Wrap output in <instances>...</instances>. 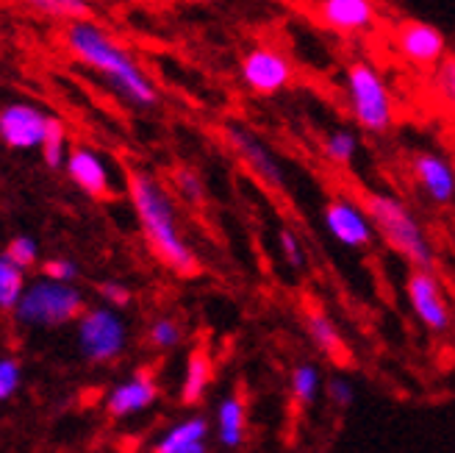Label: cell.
<instances>
[{"label":"cell","mask_w":455,"mask_h":453,"mask_svg":"<svg viewBox=\"0 0 455 453\" xmlns=\"http://www.w3.org/2000/svg\"><path fill=\"white\" fill-rule=\"evenodd\" d=\"M61 42L67 53L78 64H84L86 70L98 73L125 103L136 109H150L158 103V89L153 78L145 73V67L100 22L95 20L70 22V26H64Z\"/></svg>","instance_id":"6da1fadb"},{"label":"cell","mask_w":455,"mask_h":453,"mask_svg":"<svg viewBox=\"0 0 455 453\" xmlns=\"http://www.w3.org/2000/svg\"><path fill=\"white\" fill-rule=\"evenodd\" d=\"M125 192L136 212V220L142 225V237L153 251V256L180 279L197 276L200 262H197V254L192 251L189 239L180 231L172 192L150 170H142V167L128 170Z\"/></svg>","instance_id":"7a4b0ae2"},{"label":"cell","mask_w":455,"mask_h":453,"mask_svg":"<svg viewBox=\"0 0 455 453\" xmlns=\"http://www.w3.org/2000/svg\"><path fill=\"white\" fill-rule=\"evenodd\" d=\"M363 209H367L378 237L386 242L389 251L403 256L411 270L434 267V245L425 237L422 222L405 203L389 192H367L363 195Z\"/></svg>","instance_id":"3957f363"},{"label":"cell","mask_w":455,"mask_h":453,"mask_svg":"<svg viewBox=\"0 0 455 453\" xmlns=\"http://www.w3.org/2000/svg\"><path fill=\"white\" fill-rule=\"evenodd\" d=\"M86 309V298L76 284H59L39 276L28 284L26 295L12 311V320L17 328L26 331H48L78 323V317Z\"/></svg>","instance_id":"277c9868"},{"label":"cell","mask_w":455,"mask_h":453,"mask_svg":"<svg viewBox=\"0 0 455 453\" xmlns=\"http://www.w3.org/2000/svg\"><path fill=\"white\" fill-rule=\"evenodd\" d=\"M345 95L358 128H363L367 133H386L395 125L397 109L392 86L372 61H350V67L345 70Z\"/></svg>","instance_id":"5b68a950"},{"label":"cell","mask_w":455,"mask_h":453,"mask_svg":"<svg viewBox=\"0 0 455 453\" xmlns=\"http://www.w3.org/2000/svg\"><path fill=\"white\" fill-rule=\"evenodd\" d=\"M76 343L78 353L89 365H111L128 348V323L123 314L111 306H89L76 323Z\"/></svg>","instance_id":"8992f818"},{"label":"cell","mask_w":455,"mask_h":453,"mask_svg":"<svg viewBox=\"0 0 455 453\" xmlns=\"http://www.w3.org/2000/svg\"><path fill=\"white\" fill-rule=\"evenodd\" d=\"M222 133H225L228 148L236 153L239 162L253 173L264 187L278 190V192L286 187V170L281 165L278 153L272 150L256 131H250L239 123H228Z\"/></svg>","instance_id":"52a82bcc"},{"label":"cell","mask_w":455,"mask_h":453,"mask_svg":"<svg viewBox=\"0 0 455 453\" xmlns=\"http://www.w3.org/2000/svg\"><path fill=\"white\" fill-rule=\"evenodd\" d=\"M239 76H242V84H244L253 95L272 98V95L283 93V89L291 84L294 70H291V61H289L278 48H267V44H256V48H250V51L242 56Z\"/></svg>","instance_id":"ba28073f"},{"label":"cell","mask_w":455,"mask_h":453,"mask_svg":"<svg viewBox=\"0 0 455 453\" xmlns=\"http://www.w3.org/2000/svg\"><path fill=\"white\" fill-rule=\"evenodd\" d=\"M48 111H42L36 103L12 101L0 109V142L9 150H42L44 133L51 125Z\"/></svg>","instance_id":"9c48e42d"},{"label":"cell","mask_w":455,"mask_h":453,"mask_svg":"<svg viewBox=\"0 0 455 453\" xmlns=\"http://www.w3.org/2000/svg\"><path fill=\"white\" fill-rule=\"evenodd\" d=\"M323 222L328 234L339 242L350 247V251H361V247H370L372 239L378 237L375 225L363 209V203L353 200V198H331L323 209Z\"/></svg>","instance_id":"30bf717a"},{"label":"cell","mask_w":455,"mask_h":453,"mask_svg":"<svg viewBox=\"0 0 455 453\" xmlns=\"http://www.w3.org/2000/svg\"><path fill=\"white\" fill-rule=\"evenodd\" d=\"M405 295L411 303V311L417 320L430 331V334H444L452 326L450 303L444 298V289L434 270H411L405 279Z\"/></svg>","instance_id":"8fae6325"},{"label":"cell","mask_w":455,"mask_h":453,"mask_svg":"<svg viewBox=\"0 0 455 453\" xmlns=\"http://www.w3.org/2000/svg\"><path fill=\"white\" fill-rule=\"evenodd\" d=\"M395 48L397 53L414 67L422 70H436L447 59V39L444 34L422 20H405L395 31Z\"/></svg>","instance_id":"7c38bea8"},{"label":"cell","mask_w":455,"mask_h":453,"mask_svg":"<svg viewBox=\"0 0 455 453\" xmlns=\"http://www.w3.org/2000/svg\"><path fill=\"white\" fill-rule=\"evenodd\" d=\"M311 14L333 34H367L378 22L375 0H311Z\"/></svg>","instance_id":"4fadbf2b"},{"label":"cell","mask_w":455,"mask_h":453,"mask_svg":"<svg viewBox=\"0 0 455 453\" xmlns=\"http://www.w3.org/2000/svg\"><path fill=\"white\" fill-rule=\"evenodd\" d=\"M158 400V381L153 370H136L128 378L117 381L106 392L103 409L114 420H128L148 412L150 406Z\"/></svg>","instance_id":"5bb4252c"},{"label":"cell","mask_w":455,"mask_h":453,"mask_svg":"<svg viewBox=\"0 0 455 453\" xmlns=\"http://www.w3.org/2000/svg\"><path fill=\"white\" fill-rule=\"evenodd\" d=\"M64 173L84 195L95 200H106L117 195L108 162L89 145H73L70 158H67V165H64Z\"/></svg>","instance_id":"9a60e30c"},{"label":"cell","mask_w":455,"mask_h":453,"mask_svg":"<svg viewBox=\"0 0 455 453\" xmlns=\"http://www.w3.org/2000/svg\"><path fill=\"white\" fill-rule=\"evenodd\" d=\"M411 178L417 190L436 206L455 203V167L444 156L434 150H422L411 158Z\"/></svg>","instance_id":"2e32d148"},{"label":"cell","mask_w":455,"mask_h":453,"mask_svg":"<svg viewBox=\"0 0 455 453\" xmlns=\"http://www.w3.org/2000/svg\"><path fill=\"white\" fill-rule=\"evenodd\" d=\"M209 420L203 415H189L170 425L156 440L153 453H209Z\"/></svg>","instance_id":"e0dca14e"},{"label":"cell","mask_w":455,"mask_h":453,"mask_svg":"<svg viewBox=\"0 0 455 453\" xmlns=\"http://www.w3.org/2000/svg\"><path fill=\"white\" fill-rule=\"evenodd\" d=\"M214 437L225 450H239L247 440V403L242 395H225L217 403Z\"/></svg>","instance_id":"ac0fdd59"},{"label":"cell","mask_w":455,"mask_h":453,"mask_svg":"<svg viewBox=\"0 0 455 453\" xmlns=\"http://www.w3.org/2000/svg\"><path fill=\"white\" fill-rule=\"evenodd\" d=\"M214 378V361L212 353L197 345L189 351L187 356V370H184V381H180V403L184 406H197L203 398H206L209 387Z\"/></svg>","instance_id":"d6986e66"},{"label":"cell","mask_w":455,"mask_h":453,"mask_svg":"<svg viewBox=\"0 0 455 453\" xmlns=\"http://www.w3.org/2000/svg\"><path fill=\"white\" fill-rule=\"evenodd\" d=\"M306 331L311 336L314 348L320 351L323 356L339 361L341 356L347 353L345 339H341V331L336 328V323L331 320V314L325 309H320V306L306 309Z\"/></svg>","instance_id":"ffe728a7"},{"label":"cell","mask_w":455,"mask_h":453,"mask_svg":"<svg viewBox=\"0 0 455 453\" xmlns=\"http://www.w3.org/2000/svg\"><path fill=\"white\" fill-rule=\"evenodd\" d=\"M9 4L20 6L22 12H31L44 20H61L64 26L81 20H92L95 9L89 0H9Z\"/></svg>","instance_id":"44dd1931"},{"label":"cell","mask_w":455,"mask_h":453,"mask_svg":"<svg viewBox=\"0 0 455 453\" xmlns=\"http://www.w3.org/2000/svg\"><path fill=\"white\" fill-rule=\"evenodd\" d=\"M325 376L323 370L314 365V361H300V365H294L291 373H289V398H291V406H298V409H306V406L316 403L320 392H325Z\"/></svg>","instance_id":"7402d4cb"},{"label":"cell","mask_w":455,"mask_h":453,"mask_svg":"<svg viewBox=\"0 0 455 453\" xmlns=\"http://www.w3.org/2000/svg\"><path fill=\"white\" fill-rule=\"evenodd\" d=\"M28 284L31 281L26 279V270H20L17 264L0 256V311L12 314L22 301V295H26Z\"/></svg>","instance_id":"603a6c76"},{"label":"cell","mask_w":455,"mask_h":453,"mask_svg":"<svg viewBox=\"0 0 455 453\" xmlns=\"http://www.w3.org/2000/svg\"><path fill=\"white\" fill-rule=\"evenodd\" d=\"M70 142H67V128L59 117H51L48 133H44L42 142V162L51 170H64L67 158H70Z\"/></svg>","instance_id":"cb8c5ba5"},{"label":"cell","mask_w":455,"mask_h":453,"mask_svg":"<svg viewBox=\"0 0 455 453\" xmlns=\"http://www.w3.org/2000/svg\"><path fill=\"white\" fill-rule=\"evenodd\" d=\"M323 156L336 167H347L358 156V137L350 128H336L323 140Z\"/></svg>","instance_id":"d4e9b609"},{"label":"cell","mask_w":455,"mask_h":453,"mask_svg":"<svg viewBox=\"0 0 455 453\" xmlns=\"http://www.w3.org/2000/svg\"><path fill=\"white\" fill-rule=\"evenodd\" d=\"M180 343H184V326L178 323V317L162 314L148 326V345L153 351H175Z\"/></svg>","instance_id":"484cf974"},{"label":"cell","mask_w":455,"mask_h":453,"mask_svg":"<svg viewBox=\"0 0 455 453\" xmlns=\"http://www.w3.org/2000/svg\"><path fill=\"white\" fill-rule=\"evenodd\" d=\"M4 259H9L12 264H17L20 270H28L39 264V242L28 234H17L6 242L4 247Z\"/></svg>","instance_id":"4316f807"},{"label":"cell","mask_w":455,"mask_h":453,"mask_svg":"<svg viewBox=\"0 0 455 453\" xmlns=\"http://www.w3.org/2000/svg\"><path fill=\"white\" fill-rule=\"evenodd\" d=\"M172 187H175L178 198L187 200L189 206H200L203 198H206V187H203L200 175L195 170H189V167L172 170Z\"/></svg>","instance_id":"83f0119b"},{"label":"cell","mask_w":455,"mask_h":453,"mask_svg":"<svg viewBox=\"0 0 455 453\" xmlns=\"http://www.w3.org/2000/svg\"><path fill=\"white\" fill-rule=\"evenodd\" d=\"M434 93L450 115H455V56H447L434 70Z\"/></svg>","instance_id":"f1b7e54d"},{"label":"cell","mask_w":455,"mask_h":453,"mask_svg":"<svg viewBox=\"0 0 455 453\" xmlns=\"http://www.w3.org/2000/svg\"><path fill=\"white\" fill-rule=\"evenodd\" d=\"M22 384V365L17 356L0 359V400H12Z\"/></svg>","instance_id":"f546056e"},{"label":"cell","mask_w":455,"mask_h":453,"mask_svg":"<svg viewBox=\"0 0 455 453\" xmlns=\"http://www.w3.org/2000/svg\"><path fill=\"white\" fill-rule=\"evenodd\" d=\"M325 398L331 400V406H333V409H339V412L350 409L353 400H355L353 381L347 376H331L328 384H325Z\"/></svg>","instance_id":"4dcf8cb0"},{"label":"cell","mask_w":455,"mask_h":453,"mask_svg":"<svg viewBox=\"0 0 455 453\" xmlns=\"http://www.w3.org/2000/svg\"><path fill=\"white\" fill-rule=\"evenodd\" d=\"M278 247H281V256L291 270H306V247L300 242V237L294 234L291 229H281L278 231Z\"/></svg>","instance_id":"1f68e13d"},{"label":"cell","mask_w":455,"mask_h":453,"mask_svg":"<svg viewBox=\"0 0 455 453\" xmlns=\"http://www.w3.org/2000/svg\"><path fill=\"white\" fill-rule=\"evenodd\" d=\"M42 276L51 281H59V284H76L81 279V267L73 259L53 256L48 262H42Z\"/></svg>","instance_id":"d6a6232c"},{"label":"cell","mask_w":455,"mask_h":453,"mask_svg":"<svg viewBox=\"0 0 455 453\" xmlns=\"http://www.w3.org/2000/svg\"><path fill=\"white\" fill-rule=\"evenodd\" d=\"M98 298H100V303L103 306H111V309H125V306H131V301H133V295H131V289L123 284V281H117V279H106V281H98Z\"/></svg>","instance_id":"836d02e7"}]
</instances>
